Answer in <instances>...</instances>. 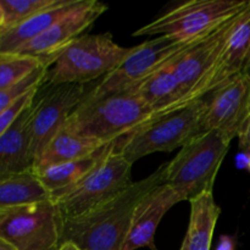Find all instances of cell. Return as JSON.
Wrapping results in <instances>:
<instances>
[{"label":"cell","instance_id":"29","mask_svg":"<svg viewBox=\"0 0 250 250\" xmlns=\"http://www.w3.org/2000/svg\"><path fill=\"white\" fill-rule=\"evenodd\" d=\"M237 166L238 167H246L250 171V153L242 151L237 156Z\"/></svg>","mask_w":250,"mask_h":250},{"label":"cell","instance_id":"24","mask_svg":"<svg viewBox=\"0 0 250 250\" xmlns=\"http://www.w3.org/2000/svg\"><path fill=\"white\" fill-rule=\"evenodd\" d=\"M48 66L41 58L22 53H0V89L23 80L42 66Z\"/></svg>","mask_w":250,"mask_h":250},{"label":"cell","instance_id":"16","mask_svg":"<svg viewBox=\"0 0 250 250\" xmlns=\"http://www.w3.org/2000/svg\"><path fill=\"white\" fill-rule=\"evenodd\" d=\"M34 104V103H33ZM33 105L0 133V177L33 170L31 150V117Z\"/></svg>","mask_w":250,"mask_h":250},{"label":"cell","instance_id":"27","mask_svg":"<svg viewBox=\"0 0 250 250\" xmlns=\"http://www.w3.org/2000/svg\"><path fill=\"white\" fill-rule=\"evenodd\" d=\"M239 146H241L242 151H246V153H250V119L247 122L246 127L242 131V133L239 134Z\"/></svg>","mask_w":250,"mask_h":250},{"label":"cell","instance_id":"13","mask_svg":"<svg viewBox=\"0 0 250 250\" xmlns=\"http://www.w3.org/2000/svg\"><path fill=\"white\" fill-rule=\"evenodd\" d=\"M244 10L222 22L211 33L195 42L188 50L172 60L171 66L173 72L186 92V103L190 93L215 67L221 58L229 37L241 21Z\"/></svg>","mask_w":250,"mask_h":250},{"label":"cell","instance_id":"3","mask_svg":"<svg viewBox=\"0 0 250 250\" xmlns=\"http://www.w3.org/2000/svg\"><path fill=\"white\" fill-rule=\"evenodd\" d=\"M156 115L136 93L128 90L89 104L80 103L68 116L65 128L111 144Z\"/></svg>","mask_w":250,"mask_h":250},{"label":"cell","instance_id":"20","mask_svg":"<svg viewBox=\"0 0 250 250\" xmlns=\"http://www.w3.org/2000/svg\"><path fill=\"white\" fill-rule=\"evenodd\" d=\"M80 0H60L58 5L0 33V53H14L48 31Z\"/></svg>","mask_w":250,"mask_h":250},{"label":"cell","instance_id":"12","mask_svg":"<svg viewBox=\"0 0 250 250\" xmlns=\"http://www.w3.org/2000/svg\"><path fill=\"white\" fill-rule=\"evenodd\" d=\"M250 119V77L242 72L211 93L202 132L219 131L229 141L239 137Z\"/></svg>","mask_w":250,"mask_h":250},{"label":"cell","instance_id":"11","mask_svg":"<svg viewBox=\"0 0 250 250\" xmlns=\"http://www.w3.org/2000/svg\"><path fill=\"white\" fill-rule=\"evenodd\" d=\"M85 94L84 84L51 85L34 103L31 117V150L34 163L51 139L65 127L68 116Z\"/></svg>","mask_w":250,"mask_h":250},{"label":"cell","instance_id":"22","mask_svg":"<svg viewBox=\"0 0 250 250\" xmlns=\"http://www.w3.org/2000/svg\"><path fill=\"white\" fill-rule=\"evenodd\" d=\"M51 199L33 170L0 177V209L23 207Z\"/></svg>","mask_w":250,"mask_h":250},{"label":"cell","instance_id":"23","mask_svg":"<svg viewBox=\"0 0 250 250\" xmlns=\"http://www.w3.org/2000/svg\"><path fill=\"white\" fill-rule=\"evenodd\" d=\"M60 0H1L0 33L55 6Z\"/></svg>","mask_w":250,"mask_h":250},{"label":"cell","instance_id":"17","mask_svg":"<svg viewBox=\"0 0 250 250\" xmlns=\"http://www.w3.org/2000/svg\"><path fill=\"white\" fill-rule=\"evenodd\" d=\"M171 62L129 89V92L136 93L156 114H163L187 104L186 92L173 72Z\"/></svg>","mask_w":250,"mask_h":250},{"label":"cell","instance_id":"1","mask_svg":"<svg viewBox=\"0 0 250 250\" xmlns=\"http://www.w3.org/2000/svg\"><path fill=\"white\" fill-rule=\"evenodd\" d=\"M166 164L148 177L90 211L63 221L61 243L75 242L81 250H122L134 210L142 198L165 183Z\"/></svg>","mask_w":250,"mask_h":250},{"label":"cell","instance_id":"30","mask_svg":"<svg viewBox=\"0 0 250 250\" xmlns=\"http://www.w3.org/2000/svg\"><path fill=\"white\" fill-rule=\"evenodd\" d=\"M58 250H81V249H80V247L75 243V242L67 241V242H63V243H61L60 247L58 248Z\"/></svg>","mask_w":250,"mask_h":250},{"label":"cell","instance_id":"8","mask_svg":"<svg viewBox=\"0 0 250 250\" xmlns=\"http://www.w3.org/2000/svg\"><path fill=\"white\" fill-rule=\"evenodd\" d=\"M249 2L250 0H190L156 17L132 36H168L181 42L197 41L246 9Z\"/></svg>","mask_w":250,"mask_h":250},{"label":"cell","instance_id":"9","mask_svg":"<svg viewBox=\"0 0 250 250\" xmlns=\"http://www.w3.org/2000/svg\"><path fill=\"white\" fill-rule=\"evenodd\" d=\"M63 217L53 199L0 209V238L19 250H58Z\"/></svg>","mask_w":250,"mask_h":250},{"label":"cell","instance_id":"18","mask_svg":"<svg viewBox=\"0 0 250 250\" xmlns=\"http://www.w3.org/2000/svg\"><path fill=\"white\" fill-rule=\"evenodd\" d=\"M189 203V225L180 250H210L221 209L212 192L203 193Z\"/></svg>","mask_w":250,"mask_h":250},{"label":"cell","instance_id":"2","mask_svg":"<svg viewBox=\"0 0 250 250\" xmlns=\"http://www.w3.org/2000/svg\"><path fill=\"white\" fill-rule=\"evenodd\" d=\"M207 106L208 99L205 98L193 100L151 117L112 144L131 164L149 154L182 148L203 133L202 119Z\"/></svg>","mask_w":250,"mask_h":250},{"label":"cell","instance_id":"4","mask_svg":"<svg viewBox=\"0 0 250 250\" xmlns=\"http://www.w3.org/2000/svg\"><path fill=\"white\" fill-rule=\"evenodd\" d=\"M231 142L219 131L198 134L166 163L165 185L170 186L182 202L212 192Z\"/></svg>","mask_w":250,"mask_h":250},{"label":"cell","instance_id":"6","mask_svg":"<svg viewBox=\"0 0 250 250\" xmlns=\"http://www.w3.org/2000/svg\"><path fill=\"white\" fill-rule=\"evenodd\" d=\"M198 41L199 39L181 42L172 37L159 36L155 39L132 46L131 53L122 61L121 65L103 77L100 82L84 95L81 103L89 104L127 92L151 73L178 58Z\"/></svg>","mask_w":250,"mask_h":250},{"label":"cell","instance_id":"32","mask_svg":"<svg viewBox=\"0 0 250 250\" xmlns=\"http://www.w3.org/2000/svg\"><path fill=\"white\" fill-rule=\"evenodd\" d=\"M243 72L246 73L247 76H249V77H250V51L248 54V58H247V60H246V63H244Z\"/></svg>","mask_w":250,"mask_h":250},{"label":"cell","instance_id":"15","mask_svg":"<svg viewBox=\"0 0 250 250\" xmlns=\"http://www.w3.org/2000/svg\"><path fill=\"white\" fill-rule=\"evenodd\" d=\"M250 51V4L244 10L242 19L231 34L215 67L203 78L202 82L188 97L187 103L211 94L229 81L243 72L244 63Z\"/></svg>","mask_w":250,"mask_h":250},{"label":"cell","instance_id":"26","mask_svg":"<svg viewBox=\"0 0 250 250\" xmlns=\"http://www.w3.org/2000/svg\"><path fill=\"white\" fill-rule=\"evenodd\" d=\"M38 90L39 89L32 90L31 93L16 99L6 109L0 111V133H2L5 129L9 128L31 105H33L34 98H36Z\"/></svg>","mask_w":250,"mask_h":250},{"label":"cell","instance_id":"14","mask_svg":"<svg viewBox=\"0 0 250 250\" xmlns=\"http://www.w3.org/2000/svg\"><path fill=\"white\" fill-rule=\"evenodd\" d=\"M180 202H182L180 195L165 183L146 193L134 210L131 227L122 250L139 248L158 250L154 244V236L159 224L164 215Z\"/></svg>","mask_w":250,"mask_h":250},{"label":"cell","instance_id":"28","mask_svg":"<svg viewBox=\"0 0 250 250\" xmlns=\"http://www.w3.org/2000/svg\"><path fill=\"white\" fill-rule=\"evenodd\" d=\"M215 250H236V242L229 236H221Z\"/></svg>","mask_w":250,"mask_h":250},{"label":"cell","instance_id":"25","mask_svg":"<svg viewBox=\"0 0 250 250\" xmlns=\"http://www.w3.org/2000/svg\"><path fill=\"white\" fill-rule=\"evenodd\" d=\"M49 68H50L49 66H42V67L33 71L31 75L24 77L23 80L19 81L15 84L5 88V89H0V111L6 109L12 102H15L19 98L28 94L32 90L39 89L42 83L46 81Z\"/></svg>","mask_w":250,"mask_h":250},{"label":"cell","instance_id":"21","mask_svg":"<svg viewBox=\"0 0 250 250\" xmlns=\"http://www.w3.org/2000/svg\"><path fill=\"white\" fill-rule=\"evenodd\" d=\"M111 144L104 146L102 150L88 156V158L58 164V165H51L45 168L33 171L37 173L42 183L45 186L46 189L50 192L51 198H54L65 192V190L72 188L82 178H84L102 161Z\"/></svg>","mask_w":250,"mask_h":250},{"label":"cell","instance_id":"31","mask_svg":"<svg viewBox=\"0 0 250 250\" xmlns=\"http://www.w3.org/2000/svg\"><path fill=\"white\" fill-rule=\"evenodd\" d=\"M0 250H19V249H17L14 244L10 243V242L0 238Z\"/></svg>","mask_w":250,"mask_h":250},{"label":"cell","instance_id":"5","mask_svg":"<svg viewBox=\"0 0 250 250\" xmlns=\"http://www.w3.org/2000/svg\"><path fill=\"white\" fill-rule=\"evenodd\" d=\"M132 50L115 43L110 33L85 34L67 46L50 66V85L84 84L105 77L121 65Z\"/></svg>","mask_w":250,"mask_h":250},{"label":"cell","instance_id":"10","mask_svg":"<svg viewBox=\"0 0 250 250\" xmlns=\"http://www.w3.org/2000/svg\"><path fill=\"white\" fill-rule=\"evenodd\" d=\"M107 10L104 2L80 0L48 31L28 42L14 53L29 54L41 58L50 67L58 56Z\"/></svg>","mask_w":250,"mask_h":250},{"label":"cell","instance_id":"19","mask_svg":"<svg viewBox=\"0 0 250 250\" xmlns=\"http://www.w3.org/2000/svg\"><path fill=\"white\" fill-rule=\"evenodd\" d=\"M109 144L103 143L98 139L76 134L63 127L37 159L33 170H41L51 165L88 158Z\"/></svg>","mask_w":250,"mask_h":250},{"label":"cell","instance_id":"7","mask_svg":"<svg viewBox=\"0 0 250 250\" xmlns=\"http://www.w3.org/2000/svg\"><path fill=\"white\" fill-rule=\"evenodd\" d=\"M132 165L111 144L102 161L84 178L51 198L58 204L63 220L81 216L131 187Z\"/></svg>","mask_w":250,"mask_h":250}]
</instances>
